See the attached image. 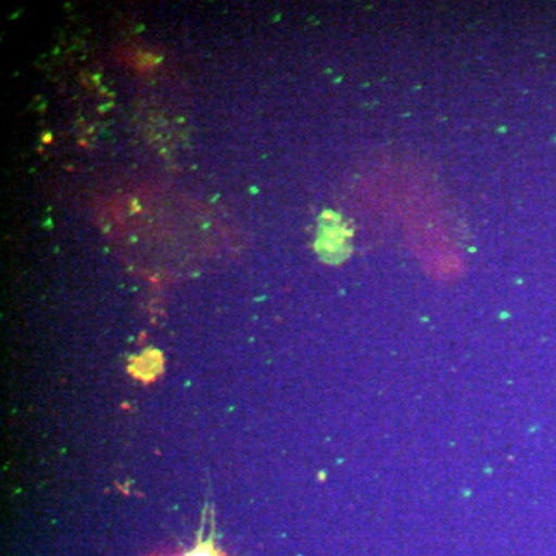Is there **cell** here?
<instances>
[{
	"mask_svg": "<svg viewBox=\"0 0 556 556\" xmlns=\"http://www.w3.org/2000/svg\"><path fill=\"white\" fill-rule=\"evenodd\" d=\"M346 243V233L340 225V219L336 215H325L324 223H321V233L318 237L317 249L321 255H328L327 260H332V255L342 254L343 248Z\"/></svg>",
	"mask_w": 556,
	"mask_h": 556,
	"instance_id": "obj_1",
	"label": "cell"
},
{
	"mask_svg": "<svg viewBox=\"0 0 556 556\" xmlns=\"http://www.w3.org/2000/svg\"><path fill=\"white\" fill-rule=\"evenodd\" d=\"M188 556H215V555L211 554V552H208V551H203V548H201V551L193 552V554H190Z\"/></svg>",
	"mask_w": 556,
	"mask_h": 556,
	"instance_id": "obj_2",
	"label": "cell"
}]
</instances>
